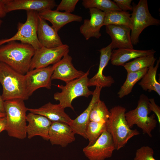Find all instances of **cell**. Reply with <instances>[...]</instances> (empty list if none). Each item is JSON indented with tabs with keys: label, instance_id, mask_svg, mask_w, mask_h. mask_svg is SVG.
Masks as SVG:
<instances>
[{
	"label": "cell",
	"instance_id": "37",
	"mask_svg": "<svg viewBox=\"0 0 160 160\" xmlns=\"http://www.w3.org/2000/svg\"><path fill=\"white\" fill-rule=\"evenodd\" d=\"M0 112L5 113L4 106V101L0 95Z\"/></svg>",
	"mask_w": 160,
	"mask_h": 160
},
{
	"label": "cell",
	"instance_id": "12",
	"mask_svg": "<svg viewBox=\"0 0 160 160\" xmlns=\"http://www.w3.org/2000/svg\"><path fill=\"white\" fill-rule=\"evenodd\" d=\"M68 53L55 64V67L51 77L52 80L59 79L66 83L81 77L85 74L82 71L75 68L72 62V57Z\"/></svg>",
	"mask_w": 160,
	"mask_h": 160
},
{
	"label": "cell",
	"instance_id": "27",
	"mask_svg": "<svg viewBox=\"0 0 160 160\" xmlns=\"http://www.w3.org/2000/svg\"><path fill=\"white\" fill-rule=\"evenodd\" d=\"M154 54L137 57L123 65L127 72H136L154 65L156 60Z\"/></svg>",
	"mask_w": 160,
	"mask_h": 160
},
{
	"label": "cell",
	"instance_id": "32",
	"mask_svg": "<svg viewBox=\"0 0 160 160\" xmlns=\"http://www.w3.org/2000/svg\"><path fill=\"white\" fill-rule=\"evenodd\" d=\"M78 0H62L57 7L56 10L58 11H64V12L71 13L75 9Z\"/></svg>",
	"mask_w": 160,
	"mask_h": 160
},
{
	"label": "cell",
	"instance_id": "22",
	"mask_svg": "<svg viewBox=\"0 0 160 160\" xmlns=\"http://www.w3.org/2000/svg\"><path fill=\"white\" fill-rule=\"evenodd\" d=\"M38 14L45 20L49 21L52 27L57 32L68 23L74 21L80 22L82 20V17L78 15L51 9L43 10L38 12Z\"/></svg>",
	"mask_w": 160,
	"mask_h": 160
},
{
	"label": "cell",
	"instance_id": "2",
	"mask_svg": "<svg viewBox=\"0 0 160 160\" xmlns=\"http://www.w3.org/2000/svg\"><path fill=\"white\" fill-rule=\"evenodd\" d=\"M24 101L15 99L4 101L7 120L6 130L10 137L21 140L27 137L26 113L28 108Z\"/></svg>",
	"mask_w": 160,
	"mask_h": 160
},
{
	"label": "cell",
	"instance_id": "39",
	"mask_svg": "<svg viewBox=\"0 0 160 160\" xmlns=\"http://www.w3.org/2000/svg\"><path fill=\"white\" fill-rule=\"evenodd\" d=\"M1 18H0V28L1 24V23H2V21L1 20Z\"/></svg>",
	"mask_w": 160,
	"mask_h": 160
},
{
	"label": "cell",
	"instance_id": "24",
	"mask_svg": "<svg viewBox=\"0 0 160 160\" xmlns=\"http://www.w3.org/2000/svg\"><path fill=\"white\" fill-rule=\"evenodd\" d=\"M160 63V59L157 61L156 64L154 66L152 65L148 69L140 81L138 83L142 89L149 92L154 91L160 96V84L157 81L156 75Z\"/></svg>",
	"mask_w": 160,
	"mask_h": 160
},
{
	"label": "cell",
	"instance_id": "19",
	"mask_svg": "<svg viewBox=\"0 0 160 160\" xmlns=\"http://www.w3.org/2000/svg\"><path fill=\"white\" fill-rule=\"evenodd\" d=\"M102 87L98 86L96 88L92 93V97L86 109L79 116L72 120L69 124L73 133L82 136L87 139L86 132L88 125L90 121L91 111L95 103L100 100Z\"/></svg>",
	"mask_w": 160,
	"mask_h": 160
},
{
	"label": "cell",
	"instance_id": "10",
	"mask_svg": "<svg viewBox=\"0 0 160 160\" xmlns=\"http://www.w3.org/2000/svg\"><path fill=\"white\" fill-rule=\"evenodd\" d=\"M55 67V64L45 68L34 69L29 71L25 75L26 89L29 97L39 88L51 89V77Z\"/></svg>",
	"mask_w": 160,
	"mask_h": 160
},
{
	"label": "cell",
	"instance_id": "36",
	"mask_svg": "<svg viewBox=\"0 0 160 160\" xmlns=\"http://www.w3.org/2000/svg\"><path fill=\"white\" fill-rule=\"evenodd\" d=\"M7 124V120L6 116L5 117L0 118V133L3 131L6 130Z\"/></svg>",
	"mask_w": 160,
	"mask_h": 160
},
{
	"label": "cell",
	"instance_id": "9",
	"mask_svg": "<svg viewBox=\"0 0 160 160\" xmlns=\"http://www.w3.org/2000/svg\"><path fill=\"white\" fill-rule=\"evenodd\" d=\"M69 52V47L66 44L51 48L42 47L36 50L31 60L29 71L53 65L60 61Z\"/></svg>",
	"mask_w": 160,
	"mask_h": 160
},
{
	"label": "cell",
	"instance_id": "7",
	"mask_svg": "<svg viewBox=\"0 0 160 160\" xmlns=\"http://www.w3.org/2000/svg\"><path fill=\"white\" fill-rule=\"evenodd\" d=\"M26 11V21L24 23H18L17 31L13 36L9 39H0V46L11 41H19L20 42L31 45L36 50L42 47L37 37L38 12L33 10Z\"/></svg>",
	"mask_w": 160,
	"mask_h": 160
},
{
	"label": "cell",
	"instance_id": "13",
	"mask_svg": "<svg viewBox=\"0 0 160 160\" xmlns=\"http://www.w3.org/2000/svg\"><path fill=\"white\" fill-rule=\"evenodd\" d=\"M113 49L111 44L105 47L101 48L100 52V61L97 73L92 78L89 79L88 85L98 86L101 87H109L115 81L111 76H106L103 74V71L111 59Z\"/></svg>",
	"mask_w": 160,
	"mask_h": 160
},
{
	"label": "cell",
	"instance_id": "21",
	"mask_svg": "<svg viewBox=\"0 0 160 160\" xmlns=\"http://www.w3.org/2000/svg\"><path fill=\"white\" fill-rule=\"evenodd\" d=\"M64 109L59 104H53L50 102L39 108H28L30 112L42 115L52 122H60L69 124L72 119L66 114Z\"/></svg>",
	"mask_w": 160,
	"mask_h": 160
},
{
	"label": "cell",
	"instance_id": "8",
	"mask_svg": "<svg viewBox=\"0 0 160 160\" xmlns=\"http://www.w3.org/2000/svg\"><path fill=\"white\" fill-rule=\"evenodd\" d=\"M131 15V38L132 44L139 42L142 31L148 26L160 24L159 20L153 17L150 13L147 0H140L137 5L134 4Z\"/></svg>",
	"mask_w": 160,
	"mask_h": 160
},
{
	"label": "cell",
	"instance_id": "29",
	"mask_svg": "<svg viewBox=\"0 0 160 160\" xmlns=\"http://www.w3.org/2000/svg\"><path fill=\"white\" fill-rule=\"evenodd\" d=\"M108 126L106 123H101L90 121L86 129V135L89 140L88 146L93 145L104 132L107 131Z\"/></svg>",
	"mask_w": 160,
	"mask_h": 160
},
{
	"label": "cell",
	"instance_id": "3",
	"mask_svg": "<svg viewBox=\"0 0 160 160\" xmlns=\"http://www.w3.org/2000/svg\"><path fill=\"white\" fill-rule=\"evenodd\" d=\"M126 110L120 105L109 110L107 131L112 137L115 150H117L125 146L130 139L140 133L137 129H132L128 126L125 117Z\"/></svg>",
	"mask_w": 160,
	"mask_h": 160
},
{
	"label": "cell",
	"instance_id": "11",
	"mask_svg": "<svg viewBox=\"0 0 160 160\" xmlns=\"http://www.w3.org/2000/svg\"><path fill=\"white\" fill-rule=\"evenodd\" d=\"M115 150L112 137L108 131H106L93 145L84 147L83 151L89 160H104L111 157Z\"/></svg>",
	"mask_w": 160,
	"mask_h": 160
},
{
	"label": "cell",
	"instance_id": "1",
	"mask_svg": "<svg viewBox=\"0 0 160 160\" xmlns=\"http://www.w3.org/2000/svg\"><path fill=\"white\" fill-rule=\"evenodd\" d=\"M6 44L0 46V62L25 75L29 71L31 60L36 50L29 44L17 41Z\"/></svg>",
	"mask_w": 160,
	"mask_h": 160
},
{
	"label": "cell",
	"instance_id": "16",
	"mask_svg": "<svg viewBox=\"0 0 160 160\" xmlns=\"http://www.w3.org/2000/svg\"><path fill=\"white\" fill-rule=\"evenodd\" d=\"M90 19L84 20L83 23L80 27V31L86 40L91 37L99 39L101 36V27L103 25L105 13L98 9H89Z\"/></svg>",
	"mask_w": 160,
	"mask_h": 160
},
{
	"label": "cell",
	"instance_id": "38",
	"mask_svg": "<svg viewBox=\"0 0 160 160\" xmlns=\"http://www.w3.org/2000/svg\"><path fill=\"white\" fill-rule=\"evenodd\" d=\"M6 114L5 113L0 112V118L6 116Z\"/></svg>",
	"mask_w": 160,
	"mask_h": 160
},
{
	"label": "cell",
	"instance_id": "26",
	"mask_svg": "<svg viewBox=\"0 0 160 160\" xmlns=\"http://www.w3.org/2000/svg\"><path fill=\"white\" fill-rule=\"evenodd\" d=\"M148 69L145 68L136 72H127L126 80L117 93L118 97L121 98L129 94L134 86L143 77Z\"/></svg>",
	"mask_w": 160,
	"mask_h": 160
},
{
	"label": "cell",
	"instance_id": "25",
	"mask_svg": "<svg viewBox=\"0 0 160 160\" xmlns=\"http://www.w3.org/2000/svg\"><path fill=\"white\" fill-rule=\"evenodd\" d=\"M131 15L129 12L122 10L112 11L105 13L103 25H124L131 29Z\"/></svg>",
	"mask_w": 160,
	"mask_h": 160
},
{
	"label": "cell",
	"instance_id": "34",
	"mask_svg": "<svg viewBox=\"0 0 160 160\" xmlns=\"http://www.w3.org/2000/svg\"><path fill=\"white\" fill-rule=\"evenodd\" d=\"M148 106L149 109L156 116L159 124H160V108L155 103L153 98H149Z\"/></svg>",
	"mask_w": 160,
	"mask_h": 160
},
{
	"label": "cell",
	"instance_id": "14",
	"mask_svg": "<svg viewBox=\"0 0 160 160\" xmlns=\"http://www.w3.org/2000/svg\"><path fill=\"white\" fill-rule=\"evenodd\" d=\"M26 134L28 138L30 139L39 136L44 140H49V132L52 122L42 115L30 112L26 116Z\"/></svg>",
	"mask_w": 160,
	"mask_h": 160
},
{
	"label": "cell",
	"instance_id": "30",
	"mask_svg": "<svg viewBox=\"0 0 160 160\" xmlns=\"http://www.w3.org/2000/svg\"><path fill=\"white\" fill-rule=\"evenodd\" d=\"M82 4L86 9L96 8L105 13L121 10L113 1L110 0H83Z\"/></svg>",
	"mask_w": 160,
	"mask_h": 160
},
{
	"label": "cell",
	"instance_id": "15",
	"mask_svg": "<svg viewBox=\"0 0 160 160\" xmlns=\"http://www.w3.org/2000/svg\"><path fill=\"white\" fill-rule=\"evenodd\" d=\"M57 6L54 0H5V8L7 13L18 10L39 12L45 9H52Z\"/></svg>",
	"mask_w": 160,
	"mask_h": 160
},
{
	"label": "cell",
	"instance_id": "6",
	"mask_svg": "<svg viewBox=\"0 0 160 160\" xmlns=\"http://www.w3.org/2000/svg\"><path fill=\"white\" fill-rule=\"evenodd\" d=\"M89 70V69L81 77L66 83L65 86H57L61 92L55 93L54 98L55 100L59 101L64 108L68 107L74 110L72 103L74 99L80 96L87 97L92 94L93 91L89 90L88 85Z\"/></svg>",
	"mask_w": 160,
	"mask_h": 160
},
{
	"label": "cell",
	"instance_id": "35",
	"mask_svg": "<svg viewBox=\"0 0 160 160\" xmlns=\"http://www.w3.org/2000/svg\"><path fill=\"white\" fill-rule=\"evenodd\" d=\"M5 0H0V18H3L6 15L5 8Z\"/></svg>",
	"mask_w": 160,
	"mask_h": 160
},
{
	"label": "cell",
	"instance_id": "17",
	"mask_svg": "<svg viewBox=\"0 0 160 160\" xmlns=\"http://www.w3.org/2000/svg\"><path fill=\"white\" fill-rule=\"evenodd\" d=\"M106 33L111 37L113 49H133L131 38V29L124 25H105Z\"/></svg>",
	"mask_w": 160,
	"mask_h": 160
},
{
	"label": "cell",
	"instance_id": "28",
	"mask_svg": "<svg viewBox=\"0 0 160 160\" xmlns=\"http://www.w3.org/2000/svg\"><path fill=\"white\" fill-rule=\"evenodd\" d=\"M110 114L105 103L100 100L95 103L91 111L89 121L107 123Z\"/></svg>",
	"mask_w": 160,
	"mask_h": 160
},
{
	"label": "cell",
	"instance_id": "20",
	"mask_svg": "<svg viewBox=\"0 0 160 160\" xmlns=\"http://www.w3.org/2000/svg\"><path fill=\"white\" fill-rule=\"evenodd\" d=\"M37 35L39 41L42 47L51 48L63 44L57 32L39 15Z\"/></svg>",
	"mask_w": 160,
	"mask_h": 160
},
{
	"label": "cell",
	"instance_id": "5",
	"mask_svg": "<svg viewBox=\"0 0 160 160\" xmlns=\"http://www.w3.org/2000/svg\"><path fill=\"white\" fill-rule=\"evenodd\" d=\"M148 102L147 96L143 94L141 95L136 108L126 112L125 117L130 128L136 124L141 129L144 134H147L152 137L151 132L156 127L157 121L155 114L148 116L151 112L148 107Z\"/></svg>",
	"mask_w": 160,
	"mask_h": 160
},
{
	"label": "cell",
	"instance_id": "4",
	"mask_svg": "<svg viewBox=\"0 0 160 160\" xmlns=\"http://www.w3.org/2000/svg\"><path fill=\"white\" fill-rule=\"evenodd\" d=\"M0 83L4 101L13 99L28 100L25 75L22 74L5 63L0 62Z\"/></svg>",
	"mask_w": 160,
	"mask_h": 160
},
{
	"label": "cell",
	"instance_id": "23",
	"mask_svg": "<svg viewBox=\"0 0 160 160\" xmlns=\"http://www.w3.org/2000/svg\"><path fill=\"white\" fill-rule=\"evenodd\" d=\"M156 52L153 49L148 50H139L133 49H117L112 51L110 60L112 65L123 66L131 59L155 54Z\"/></svg>",
	"mask_w": 160,
	"mask_h": 160
},
{
	"label": "cell",
	"instance_id": "18",
	"mask_svg": "<svg viewBox=\"0 0 160 160\" xmlns=\"http://www.w3.org/2000/svg\"><path fill=\"white\" fill-rule=\"evenodd\" d=\"M74 135L68 124L62 122H52L49 132V140L52 145L66 147L75 140Z\"/></svg>",
	"mask_w": 160,
	"mask_h": 160
},
{
	"label": "cell",
	"instance_id": "31",
	"mask_svg": "<svg viewBox=\"0 0 160 160\" xmlns=\"http://www.w3.org/2000/svg\"><path fill=\"white\" fill-rule=\"evenodd\" d=\"M154 151L148 146H143L137 149L133 160H156L153 157Z\"/></svg>",
	"mask_w": 160,
	"mask_h": 160
},
{
	"label": "cell",
	"instance_id": "33",
	"mask_svg": "<svg viewBox=\"0 0 160 160\" xmlns=\"http://www.w3.org/2000/svg\"><path fill=\"white\" fill-rule=\"evenodd\" d=\"M132 0H114L113 1L117 6L122 11H132V6L131 5Z\"/></svg>",
	"mask_w": 160,
	"mask_h": 160
}]
</instances>
